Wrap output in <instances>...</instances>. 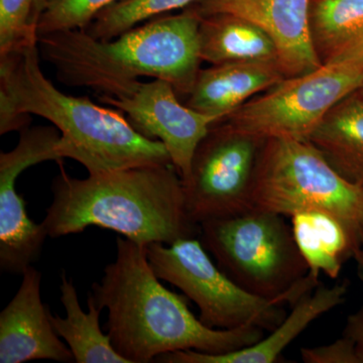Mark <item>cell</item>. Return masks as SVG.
Segmentation results:
<instances>
[{"label": "cell", "instance_id": "obj_24", "mask_svg": "<svg viewBox=\"0 0 363 363\" xmlns=\"http://www.w3.org/2000/svg\"><path fill=\"white\" fill-rule=\"evenodd\" d=\"M301 357L306 363H359L352 341L343 335L327 345L302 348Z\"/></svg>", "mask_w": 363, "mask_h": 363}, {"label": "cell", "instance_id": "obj_2", "mask_svg": "<svg viewBox=\"0 0 363 363\" xmlns=\"http://www.w3.org/2000/svg\"><path fill=\"white\" fill-rule=\"evenodd\" d=\"M38 37L0 56V111L35 114L60 131V159L80 162L89 175L172 164L166 147L135 130L123 112L67 95L40 68Z\"/></svg>", "mask_w": 363, "mask_h": 363}, {"label": "cell", "instance_id": "obj_14", "mask_svg": "<svg viewBox=\"0 0 363 363\" xmlns=\"http://www.w3.org/2000/svg\"><path fill=\"white\" fill-rule=\"evenodd\" d=\"M348 292V283L327 286L320 283L311 292L305 294L293 305V310L286 315L278 327L259 342L230 351V352H199L182 350L167 353L157 358L162 363H274L279 360L284 350L301 335L312 322L334 308L342 305Z\"/></svg>", "mask_w": 363, "mask_h": 363}, {"label": "cell", "instance_id": "obj_22", "mask_svg": "<svg viewBox=\"0 0 363 363\" xmlns=\"http://www.w3.org/2000/svg\"><path fill=\"white\" fill-rule=\"evenodd\" d=\"M119 0H47L40 14L38 37L66 30H85L98 14Z\"/></svg>", "mask_w": 363, "mask_h": 363}, {"label": "cell", "instance_id": "obj_12", "mask_svg": "<svg viewBox=\"0 0 363 363\" xmlns=\"http://www.w3.org/2000/svg\"><path fill=\"white\" fill-rule=\"evenodd\" d=\"M312 0H200V16L228 14L250 21L271 38L285 78L309 73L322 63L310 30Z\"/></svg>", "mask_w": 363, "mask_h": 363}, {"label": "cell", "instance_id": "obj_4", "mask_svg": "<svg viewBox=\"0 0 363 363\" xmlns=\"http://www.w3.org/2000/svg\"><path fill=\"white\" fill-rule=\"evenodd\" d=\"M42 224L49 238L97 226L142 245L199 236L189 217L183 181L173 164L73 178L61 169Z\"/></svg>", "mask_w": 363, "mask_h": 363}, {"label": "cell", "instance_id": "obj_15", "mask_svg": "<svg viewBox=\"0 0 363 363\" xmlns=\"http://www.w3.org/2000/svg\"><path fill=\"white\" fill-rule=\"evenodd\" d=\"M285 76L276 64L231 63L200 70L186 105L223 121Z\"/></svg>", "mask_w": 363, "mask_h": 363}, {"label": "cell", "instance_id": "obj_9", "mask_svg": "<svg viewBox=\"0 0 363 363\" xmlns=\"http://www.w3.org/2000/svg\"><path fill=\"white\" fill-rule=\"evenodd\" d=\"M264 140L220 121L195 150L183 182L186 209L195 224L252 209L253 174Z\"/></svg>", "mask_w": 363, "mask_h": 363}, {"label": "cell", "instance_id": "obj_8", "mask_svg": "<svg viewBox=\"0 0 363 363\" xmlns=\"http://www.w3.org/2000/svg\"><path fill=\"white\" fill-rule=\"evenodd\" d=\"M147 255L157 278L193 301L200 321L209 328L257 326L272 331L286 316L283 304L247 292L221 271L199 236L181 238L172 245L150 243Z\"/></svg>", "mask_w": 363, "mask_h": 363}, {"label": "cell", "instance_id": "obj_23", "mask_svg": "<svg viewBox=\"0 0 363 363\" xmlns=\"http://www.w3.org/2000/svg\"><path fill=\"white\" fill-rule=\"evenodd\" d=\"M33 0H0V56L13 52L33 37Z\"/></svg>", "mask_w": 363, "mask_h": 363}, {"label": "cell", "instance_id": "obj_5", "mask_svg": "<svg viewBox=\"0 0 363 363\" xmlns=\"http://www.w3.org/2000/svg\"><path fill=\"white\" fill-rule=\"evenodd\" d=\"M199 238L221 271L260 298L293 306L320 284L283 215L252 208L203 222Z\"/></svg>", "mask_w": 363, "mask_h": 363}, {"label": "cell", "instance_id": "obj_25", "mask_svg": "<svg viewBox=\"0 0 363 363\" xmlns=\"http://www.w3.org/2000/svg\"><path fill=\"white\" fill-rule=\"evenodd\" d=\"M355 260H357L358 264L360 278L363 281V255H359ZM343 336L350 338L352 341L358 362L363 363V307L360 308L357 312L348 316L345 328H344Z\"/></svg>", "mask_w": 363, "mask_h": 363}, {"label": "cell", "instance_id": "obj_18", "mask_svg": "<svg viewBox=\"0 0 363 363\" xmlns=\"http://www.w3.org/2000/svg\"><path fill=\"white\" fill-rule=\"evenodd\" d=\"M308 140L344 179L363 184V104L353 93L324 116Z\"/></svg>", "mask_w": 363, "mask_h": 363}, {"label": "cell", "instance_id": "obj_13", "mask_svg": "<svg viewBox=\"0 0 363 363\" xmlns=\"http://www.w3.org/2000/svg\"><path fill=\"white\" fill-rule=\"evenodd\" d=\"M40 272L28 267L18 292L0 313L1 363L75 362L70 348L52 327L51 312L40 298Z\"/></svg>", "mask_w": 363, "mask_h": 363}, {"label": "cell", "instance_id": "obj_16", "mask_svg": "<svg viewBox=\"0 0 363 363\" xmlns=\"http://www.w3.org/2000/svg\"><path fill=\"white\" fill-rule=\"evenodd\" d=\"M291 218L294 238L310 274L337 279L344 262L362 250L340 219L321 210L298 212Z\"/></svg>", "mask_w": 363, "mask_h": 363}, {"label": "cell", "instance_id": "obj_1", "mask_svg": "<svg viewBox=\"0 0 363 363\" xmlns=\"http://www.w3.org/2000/svg\"><path fill=\"white\" fill-rule=\"evenodd\" d=\"M90 297L108 312L107 334L130 363L156 362L182 350L230 352L259 342L264 329H212L191 312L187 301L161 284L147 259V245L116 240V257L92 285Z\"/></svg>", "mask_w": 363, "mask_h": 363}, {"label": "cell", "instance_id": "obj_3", "mask_svg": "<svg viewBox=\"0 0 363 363\" xmlns=\"http://www.w3.org/2000/svg\"><path fill=\"white\" fill-rule=\"evenodd\" d=\"M195 9L135 26L111 40L84 30L38 37L40 58L51 64L60 82L117 96L138 78L167 81L177 94L189 95L201 70L199 26Z\"/></svg>", "mask_w": 363, "mask_h": 363}, {"label": "cell", "instance_id": "obj_29", "mask_svg": "<svg viewBox=\"0 0 363 363\" xmlns=\"http://www.w3.org/2000/svg\"><path fill=\"white\" fill-rule=\"evenodd\" d=\"M26 117H28V116H26ZM28 119H26V124L28 123ZM26 124H25V125H26ZM25 125H23V126H25ZM21 128H20V130H21ZM18 130H16V131H18Z\"/></svg>", "mask_w": 363, "mask_h": 363}, {"label": "cell", "instance_id": "obj_26", "mask_svg": "<svg viewBox=\"0 0 363 363\" xmlns=\"http://www.w3.org/2000/svg\"><path fill=\"white\" fill-rule=\"evenodd\" d=\"M47 0H33V11H32V25L35 28L38 20H39L40 14L42 13L43 9H44L45 4Z\"/></svg>", "mask_w": 363, "mask_h": 363}, {"label": "cell", "instance_id": "obj_7", "mask_svg": "<svg viewBox=\"0 0 363 363\" xmlns=\"http://www.w3.org/2000/svg\"><path fill=\"white\" fill-rule=\"evenodd\" d=\"M363 84V37L309 73L285 78L224 118L234 130L308 140L324 116Z\"/></svg>", "mask_w": 363, "mask_h": 363}, {"label": "cell", "instance_id": "obj_11", "mask_svg": "<svg viewBox=\"0 0 363 363\" xmlns=\"http://www.w3.org/2000/svg\"><path fill=\"white\" fill-rule=\"evenodd\" d=\"M98 100L126 114L143 135L160 140L183 182L190 175L198 145L210 128L222 121L182 104L173 85L161 79L136 81L117 96L100 94Z\"/></svg>", "mask_w": 363, "mask_h": 363}, {"label": "cell", "instance_id": "obj_6", "mask_svg": "<svg viewBox=\"0 0 363 363\" xmlns=\"http://www.w3.org/2000/svg\"><path fill=\"white\" fill-rule=\"evenodd\" d=\"M250 201L252 208L285 217L309 210L328 212L347 227L360 247L362 188L337 173L309 140H264Z\"/></svg>", "mask_w": 363, "mask_h": 363}, {"label": "cell", "instance_id": "obj_10", "mask_svg": "<svg viewBox=\"0 0 363 363\" xmlns=\"http://www.w3.org/2000/svg\"><path fill=\"white\" fill-rule=\"evenodd\" d=\"M11 152L0 154V269L23 274L40 259L48 235L44 225L28 217L25 200L16 192V179L40 162H61L60 131L52 126L26 128Z\"/></svg>", "mask_w": 363, "mask_h": 363}, {"label": "cell", "instance_id": "obj_20", "mask_svg": "<svg viewBox=\"0 0 363 363\" xmlns=\"http://www.w3.org/2000/svg\"><path fill=\"white\" fill-rule=\"evenodd\" d=\"M310 30L321 63L363 37V0H312Z\"/></svg>", "mask_w": 363, "mask_h": 363}, {"label": "cell", "instance_id": "obj_17", "mask_svg": "<svg viewBox=\"0 0 363 363\" xmlns=\"http://www.w3.org/2000/svg\"><path fill=\"white\" fill-rule=\"evenodd\" d=\"M199 42L202 61L212 65L269 63L279 66L278 52L271 38L243 18L228 14L201 16Z\"/></svg>", "mask_w": 363, "mask_h": 363}, {"label": "cell", "instance_id": "obj_27", "mask_svg": "<svg viewBox=\"0 0 363 363\" xmlns=\"http://www.w3.org/2000/svg\"><path fill=\"white\" fill-rule=\"evenodd\" d=\"M360 188H362V219H360V225H359V241H360V248H362V252H360L358 255H363V184L359 185ZM357 255V257H358Z\"/></svg>", "mask_w": 363, "mask_h": 363}, {"label": "cell", "instance_id": "obj_21", "mask_svg": "<svg viewBox=\"0 0 363 363\" xmlns=\"http://www.w3.org/2000/svg\"><path fill=\"white\" fill-rule=\"evenodd\" d=\"M200 0H119L104 9L84 30L94 39L111 40L143 21Z\"/></svg>", "mask_w": 363, "mask_h": 363}, {"label": "cell", "instance_id": "obj_19", "mask_svg": "<svg viewBox=\"0 0 363 363\" xmlns=\"http://www.w3.org/2000/svg\"><path fill=\"white\" fill-rule=\"evenodd\" d=\"M61 302L66 317L50 316L57 334L70 348L77 363H130L117 352L111 336L100 327V309L92 298L88 297V312L79 302L77 290L72 279L62 274Z\"/></svg>", "mask_w": 363, "mask_h": 363}, {"label": "cell", "instance_id": "obj_28", "mask_svg": "<svg viewBox=\"0 0 363 363\" xmlns=\"http://www.w3.org/2000/svg\"><path fill=\"white\" fill-rule=\"evenodd\" d=\"M353 94H354L355 96H357L358 99H359L360 101H362L363 104V84L360 86V87L358 88V89L355 91V92L353 93Z\"/></svg>", "mask_w": 363, "mask_h": 363}]
</instances>
